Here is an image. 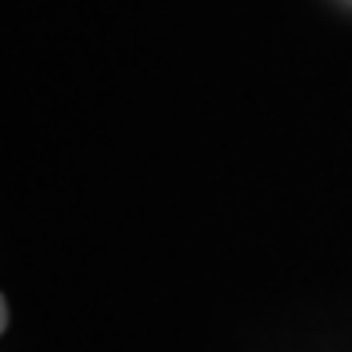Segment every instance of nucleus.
Masks as SVG:
<instances>
[{
	"label": "nucleus",
	"instance_id": "1",
	"mask_svg": "<svg viewBox=\"0 0 352 352\" xmlns=\"http://www.w3.org/2000/svg\"><path fill=\"white\" fill-rule=\"evenodd\" d=\"M4 327H8V302L0 295V334H4Z\"/></svg>",
	"mask_w": 352,
	"mask_h": 352
}]
</instances>
